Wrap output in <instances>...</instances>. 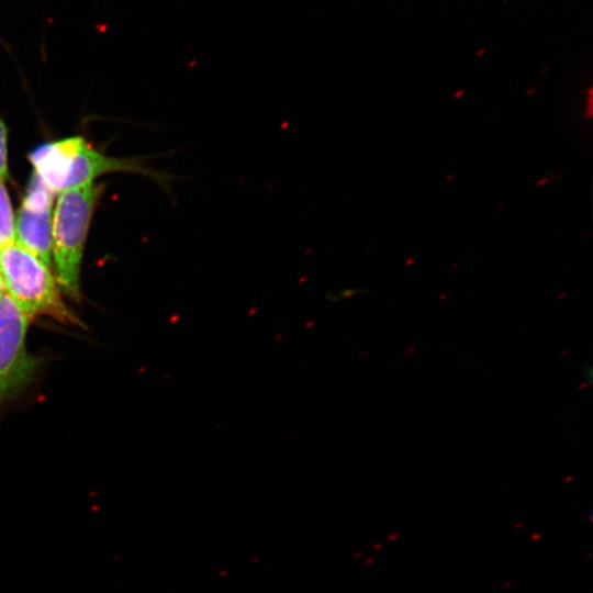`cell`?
<instances>
[{"instance_id":"3957f363","label":"cell","mask_w":593,"mask_h":593,"mask_svg":"<svg viewBox=\"0 0 593 593\" xmlns=\"http://www.w3.org/2000/svg\"><path fill=\"white\" fill-rule=\"evenodd\" d=\"M0 276L7 295L27 318L46 314L74 322L49 267L16 240L0 249Z\"/></svg>"},{"instance_id":"52a82bcc","label":"cell","mask_w":593,"mask_h":593,"mask_svg":"<svg viewBox=\"0 0 593 593\" xmlns=\"http://www.w3.org/2000/svg\"><path fill=\"white\" fill-rule=\"evenodd\" d=\"M7 176H8L7 128L0 116V178L5 179Z\"/></svg>"},{"instance_id":"6da1fadb","label":"cell","mask_w":593,"mask_h":593,"mask_svg":"<svg viewBox=\"0 0 593 593\" xmlns=\"http://www.w3.org/2000/svg\"><path fill=\"white\" fill-rule=\"evenodd\" d=\"M30 160L34 175L54 193L92 183L105 172L126 171L152 178L175 200L171 183L189 181L188 177L148 168L144 157L123 159L105 156L79 136L38 146L30 154Z\"/></svg>"},{"instance_id":"277c9868","label":"cell","mask_w":593,"mask_h":593,"mask_svg":"<svg viewBox=\"0 0 593 593\" xmlns=\"http://www.w3.org/2000/svg\"><path fill=\"white\" fill-rule=\"evenodd\" d=\"M29 318L4 294L0 299V404L35 373L38 359L26 348Z\"/></svg>"},{"instance_id":"5b68a950","label":"cell","mask_w":593,"mask_h":593,"mask_svg":"<svg viewBox=\"0 0 593 593\" xmlns=\"http://www.w3.org/2000/svg\"><path fill=\"white\" fill-rule=\"evenodd\" d=\"M54 192L35 175L15 220V240L35 254L48 267L52 260Z\"/></svg>"},{"instance_id":"9c48e42d","label":"cell","mask_w":593,"mask_h":593,"mask_svg":"<svg viewBox=\"0 0 593 593\" xmlns=\"http://www.w3.org/2000/svg\"><path fill=\"white\" fill-rule=\"evenodd\" d=\"M4 286L0 276V299L5 294Z\"/></svg>"},{"instance_id":"8992f818","label":"cell","mask_w":593,"mask_h":593,"mask_svg":"<svg viewBox=\"0 0 593 593\" xmlns=\"http://www.w3.org/2000/svg\"><path fill=\"white\" fill-rule=\"evenodd\" d=\"M15 242V219L5 186L0 178V249Z\"/></svg>"},{"instance_id":"7a4b0ae2","label":"cell","mask_w":593,"mask_h":593,"mask_svg":"<svg viewBox=\"0 0 593 593\" xmlns=\"http://www.w3.org/2000/svg\"><path fill=\"white\" fill-rule=\"evenodd\" d=\"M101 192L93 183L61 191L53 210L52 257L58 284L72 299L80 296L81 259Z\"/></svg>"},{"instance_id":"ba28073f","label":"cell","mask_w":593,"mask_h":593,"mask_svg":"<svg viewBox=\"0 0 593 593\" xmlns=\"http://www.w3.org/2000/svg\"><path fill=\"white\" fill-rule=\"evenodd\" d=\"M356 292L357 291L353 290V289H348V290H344V291H337V292H331V293L327 294V299L331 302H337V301H340V300H344V299H348L351 295H355Z\"/></svg>"}]
</instances>
